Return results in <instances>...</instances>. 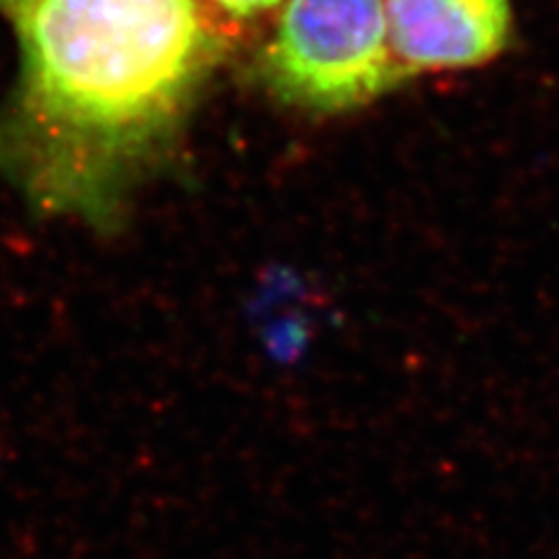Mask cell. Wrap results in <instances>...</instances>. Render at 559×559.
<instances>
[{
  "label": "cell",
  "mask_w": 559,
  "mask_h": 559,
  "mask_svg": "<svg viewBox=\"0 0 559 559\" xmlns=\"http://www.w3.org/2000/svg\"><path fill=\"white\" fill-rule=\"evenodd\" d=\"M259 73L285 105L331 115L361 108L411 75L394 59L384 0H289Z\"/></svg>",
  "instance_id": "7a4b0ae2"
},
{
  "label": "cell",
  "mask_w": 559,
  "mask_h": 559,
  "mask_svg": "<svg viewBox=\"0 0 559 559\" xmlns=\"http://www.w3.org/2000/svg\"><path fill=\"white\" fill-rule=\"evenodd\" d=\"M20 73L0 170L51 213L115 229L178 150L226 55L199 0H0Z\"/></svg>",
  "instance_id": "6da1fadb"
},
{
  "label": "cell",
  "mask_w": 559,
  "mask_h": 559,
  "mask_svg": "<svg viewBox=\"0 0 559 559\" xmlns=\"http://www.w3.org/2000/svg\"><path fill=\"white\" fill-rule=\"evenodd\" d=\"M210 3L236 22H250L254 16L277 8L283 0H210Z\"/></svg>",
  "instance_id": "277c9868"
},
{
  "label": "cell",
  "mask_w": 559,
  "mask_h": 559,
  "mask_svg": "<svg viewBox=\"0 0 559 559\" xmlns=\"http://www.w3.org/2000/svg\"><path fill=\"white\" fill-rule=\"evenodd\" d=\"M394 59L417 70L478 68L513 38L511 0H384Z\"/></svg>",
  "instance_id": "3957f363"
}]
</instances>
